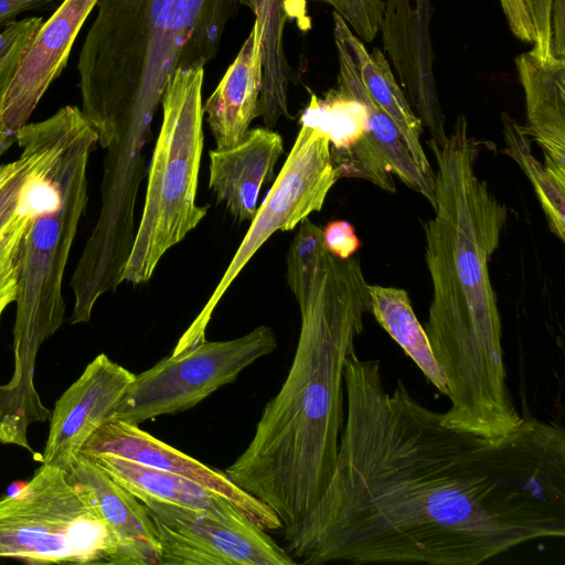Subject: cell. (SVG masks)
<instances>
[{"label":"cell","mask_w":565,"mask_h":565,"mask_svg":"<svg viewBox=\"0 0 565 565\" xmlns=\"http://www.w3.org/2000/svg\"><path fill=\"white\" fill-rule=\"evenodd\" d=\"M337 462L318 502L282 529L295 564L479 565L565 535V430L522 415L499 437L447 426L379 360L353 350Z\"/></svg>","instance_id":"cell-1"},{"label":"cell","mask_w":565,"mask_h":565,"mask_svg":"<svg viewBox=\"0 0 565 565\" xmlns=\"http://www.w3.org/2000/svg\"><path fill=\"white\" fill-rule=\"evenodd\" d=\"M436 159L434 216L424 224L433 298L425 324L447 384L443 422L483 437L514 429L522 415L507 383L502 323L489 274L508 209L476 170L479 152L458 115Z\"/></svg>","instance_id":"cell-2"},{"label":"cell","mask_w":565,"mask_h":565,"mask_svg":"<svg viewBox=\"0 0 565 565\" xmlns=\"http://www.w3.org/2000/svg\"><path fill=\"white\" fill-rule=\"evenodd\" d=\"M300 331L287 377L265 405L255 433L226 476L278 516L298 524L323 494L344 424V367L370 311L360 258L327 250L287 274Z\"/></svg>","instance_id":"cell-3"},{"label":"cell","mask_w":565,"mask_h":565,"mask_svg":"<svg viewBox=\"0 0 565 565\" xmlns=\"http://www.w3.org/2000/svg\"><path fill=\"white\" fill-rule=\"evenodd\" d=\"M237 0H98L77 61L82 110L95 130L115 116L153 118L178 70L217 55Z\"/></svg>","instance_id":"cell-4"},{"label":"cell","mask_w":565,"mask_h":565,"mask_svg":"<svg viewBox=\"0 0 565 565\" xmlns=\"http://www.w3.org/2000/svg\"><path fill=\"white\" fill-rule=\"evenodd\" d=\"M54 116L52 151L30 191L33 214L19 255L11 382L23 387L34 384L38 351L64 320L63 278L88 201L89 156L98 145L77 106H64Z\"/></svg>","instance_id":"cell-5"},{"label":"cell","mask_w":565,"mask_h":565,"mask_svg":"<svg viewBox=\"0 0 565 565\" xmlns=\"http://www.w3.org/2000/svg\"><path fill=\"white\" fill-rule=\"evenodd\" d=\"M203 81L204 67L178 70L162 94V122L122 281H149L162 256L207 213V206L196 204L204 138Z\"/></svg>","instance_id":"cell-6"},{"label":"cell","mask_w":565,"mask_h":565,"mask_svg":"<svg viewBox=\"0 0 565 565\" xmlns=\"http://www.w3.org/2000/svg\"><path fill=\"white\" fill-rule=\"evenodd\" d=\"M0 557L29 564L124 565L119 542L66 471L42 463L0 498Z\"/></svg>","instance_id":"cell-7"},{"label":"cell","mask_w":565,"mask_h":565,"mask_svg":"<svg viewBox=\"0 0 565 565\" xmlns=\"http://www.w3.org/2000/svg\"><path fill=\"white\" fill-rule=\"evenodd\" d=\"M277 344L274 331L258 326L232 340L204 339L194 347L172 352L135 374L109 419L139 426L193 408L223 385L234 382L244 369L271 353Z\"/></svg>","instance_id":"cell-8"},{"label":"cell","mask_w":565,"mask_h":565,"mask_svg":"<svg viewBox=\"0 0 565 565\" xmlns=\"http://www.w3.org/2000/svg\"><path fill=\"white\" fill-rule=\"evenodd\" d=\"M338 177L328 137L307 125L299 132L252 224L203 309L179 339L173 352L205 339L214 309L242 269L277 231L294 230L303 218L322 210Z\"/></svg>","instance_id":"cell-9"},{"label":"cell","mask_w":565,"mask_h":565,"mask_svg":"<svg viewBox=\"0 0 565 565\" xmlns=\"http://www.w3.org/2000/svg\"><path fill=\"white\" fill-rule=\"evenodd\" d=\"M154 525L160 565H295L248 518L227 520L152 499L139 500Z\"/></svg>","instance_id":"cell-10"},{"label":"cell","mask_w":565,"mask_h":565,"mask_svg":"<svg viewBox=\"0 0 565 565\" xmlns=\"http://www.w3.org/2000/svg\"><path fill=\"white\" fill-rule=\"evenodd\" d=\"M103 454L185 477L226 499L262 530H282V523L271 509L238 488L225 472L181 452L138 425L114 418L104 422L81 451L88 459Z\"/></svg>","instance_id":"cell-11"},{"label":"cell","mask_w":565,"mask_h":565,"mask_svg":"<svg viewBox=\"0 0 565 565\" xmlns=\"http://www.w3.org/2000/svg\"><path fill=\"white\" fill-rule=\"evenodd\" d=\"M135 374L100 353L55 402L42 463L63 470L87 439L109 419Z\"/></svg>","instance_id":"cell-12"},{"label":"cell","mask_w":565,"mask_h":565,"mask_svg":"<svg viewBox=\"0 0 565 565\" xmlns=\"http://www.w3.org/2000/svg\"><path fill=\"white\" fill-rule=\"evenodd\" d=\"M98 0H62L25 50L1 100L3 127L14 134L63 73L74 42Z\"/></svg>","instance_id":"cell-13"},{"label":"cell","mask_w":565,"mask_h":565,"mask_svg":"<svg viewBox=\"0 0 565 565\" xmlns=\"http://www.w3.org/2000/svg\"><path fill=\"white\" fill-rule=\"evenodd\" d=\"M282 153V138L277 131L249 129L237 145L210 151L209 188L235 218L252 220L260 188L273 180Z\"/></svg>","instance_id":"cell-14"},{"label":"cell","mask_w":565,"mask_h":565,"mask_svg":"<svg viewBox=\"0 0 565 565\" xmlns=\"http://www.w3.org/2000/svg\"><path fill=\"white\" fill-rule=\"evenodd\" d=\"M116 535L124 565H160L157 532L145 505L94 461L79 455L66 468Z\"/></svg>","instance_id":"cell-15"},{"label":"cell","mask_w":565,"mask_h":565,"mask_svg":"<svg viewBox=\"0 0 565 565\" xmlns=\"http://www.w3.org/2000/svg\"><path fill=\"white\" fill-rule=\"evenodd\" d=\"M526 108L524 129L542 149L544 164L565 182V58L515 57Z\"/></svg>","instance_id":"cell-16"},{"label":"cell","mask_w":565,"mask_h":565,"mask_svg":"<svg viewBox=\"0 0 565 565\" xmlns=\"http://www.w3.org/2000/svg\"><path fill=\"white\" fill-rule=\"evenodd\" d=\"M263 73L262 29L254 22L235 60L203 105L216 148L237 145L259 117Z\"/></svg>","instance_id":"cell-17"},{"label":"cell","mask_w":565,"mask_h":565,"mask_svg":"<svg viewBox=\"0 0 565 565\" xmlns=\"http://www.w3.org/2000/svg\"><path fill=\"white\" fill-rule=\"evenodd\" d=\"M248 7L262 29L263 85L259 97V117L273 129L281 117L291 118L288 90L297 83L296 71L289 64L284 47L285 26L296 20L301 30L310 28L307 0H237Z\"/></svg>","instance_id":"cell-18"},{"label":"cell","mask_w":565,"mask_h":565,"mask_svg":"<svg viewBox=\"0 0 565 565\" xmlns=\"http://www.w3.org/2000/svg\"><path fill=\"white\" fill-rule=\"evenodd\" d=\"M332 20L347 42L365 90L396 125L417 167L426 177L435 180V172L420 142L424 126L411 107L386 55L379 47L370 52L334 11Z\"/></svg>","instance_id":"cell-19"},{"label":"cell","mask_w":565,"mask_h":565,"mask_svg":"<svg viewBox=\"0 0 565 565\" xmlns=\"http://www.w3.org/2000/svg\"><path fill=\"white\" fill-rule=\"evenodd\" d=\"M333 40L339 65L335 88L364 105L367 113V134L375 141L393 174L411 190L423 195L434 207L435 180L426 177L417 167L396 125L365 90L347 42L335 24Z\"/></svg>","instance_id":"cell-20"},{"label":"cell","mask_w":565,"mask_h":565,"mask_svg":"<svg viewBox=\"0 0 565 565\" xmlns=\"http://www.w3.org/2000/svg\"><path fill=\"white\" fill-rule=\"evenodd\" d=\"M89 460L138 500L152 499L227 520L245 516L226 499L185 477L110 454L98 455Z\"/></svg>","instance_id":"cell-21"},{"label":"cell","mask_w":565,"mask_h":565,"mask_svg":"<svg viewBox=\"0 0 565 565\" xmlns=\"http://www.w3.org/2000/svg\"><path fill=\"white\" fill-rule=\"evenodd\" d=\"M374 318L403 351L415 362L426 379L444 395L445 376L433 354L424 327L418 321L409 296L403 288L369 285Z\"/></svg>","instance_id":"cell-22"},{"label":"cell","mask_w":565,"mask_h":565,"mask_svg":"<svg viewBox=\"0 0 565 565\" xmlns=\"http://www.w3.org/2000/svg\"><path fill=\"white\" fill-rule=\"evenodd\" d=\"M55 116L26 124L14 132L21 154L0 164V233L23 206L29 191L47 161L54 140Z\"/></svg>","instance_id":"cell-23"},{"label":"cell","mask_w":565,"mask_h":565,"mask_svg":"<svg viewBox=\"0 0 565 565\" xmlns=\"http://www.w3.org/2000/svg\"><path fill=\"white\" fill-rule=\"evenodd\" d=\"M502 130L505 148L523 170L540 201L552 233L565 241V182L557 179L532 152L531 138L508 113H502Z\"/></svg>","instance_id":"cell-24"},{"label":"cell","mask_w":565,"mask_h":565,"mask_svg":"<svg viewBox=\"0 0 565 565\" xmlns=\"http://www.w3.org/2000/svg\"><path fill=\"white\" fill-rule=\"evenodd\" d=\"M300 125L323 132L330 150L347 149L356 143L367 131V113L356 99L331 88L323 97L310 93V100L302 110Z\"/></svg>","instance_id":"cell-25"},{"label":"cell","mask_w":565,"mask_h":565,"mask_svg":"<svg viewBox=\"0 0 565 565\" xmlns=\"http://www.w3.org/2000/svg\"><path fill=\"white\" fill-rule=\"evenodd\" d=\"M43 22L42 17H29L15 20L0 29V158L15 142V135L2 125V96L25 50Z\"/></svg>","instance_id":"cell-26"},{"label":"cell","mask_w":565,"mask_h":565,"mask_svg":"<svg viewBox=\"0 0 565 565\" xmlns=\"http://www.w3.org/2000/svg\"><path fill=\"white\" fill-rule=\"evenodd\" d=\"M32 214L29 192L21 210L0 233V320L17 298L20 248Z\"/></svg>","instance_id":"cell-27"},{"label":"cell","mask_w":565,"mask_h":565,"mask_svg":"<svg viewBox=\"0 0 565 565\" xmlns=\"http://www.w3.org/2000/svg\"><path fill=\"white\" fill-rule=\"evenodd\" d=\"M332 7L363 42L371 43L380 32L385 3L383 0H316Z\"/></svg>","instance_id":"cell-28"},{"label":"cell","mask_w":565,"mask_h":565,"mask_svg":"<svg viewBox=\"0 0 565 565\" xmlns=\"http://www.w3.org/2000/svg\"><path fill=\"white\" fill-rule=\"evenodd\" d=\"M553 0H524L534 30L531 52L541 60L553 56L551 51V7Z\"/></svg>","instance_id":"cell-29"},{"label":"cell","mask_w":565,"mask_h":565,"mask_svg":"<svg viewBox=\"0 0 565 565\" xmlns=\"http://www.w3.org/2000/svg\"><path fill=\"white\" fill-rule=\"evenodd\" d=\"M321 230L326 248L338 258L353 256L362 245L354 226L345 220L330 221Z\"/></svg>","instance_id":"cell-30"},{"label":"cell","mask_w":565,"mask_h":565,"mask_svg":"<svg viewBox=\"0 0 565 565\" xmlns=\"http://www.w3.org/2000/svg\"><path fill=\"white\" fill-rule=\"evenodd\" d=\"M512 34L522 42L533 44L534 30L524 0H499Z\"/></svg>","instance_id":"cell-31"},{"label":"cell","mask_w":565,"mask_h":565,"mask_svg":"<svg viewBox=\"0 0 565 565\" xmlns=\"http://www.w3.org/2000/svg\"><path fill=\"white\" fill-rule=\"evenodd\" d=\"M62 0H0V29L30 11H50L58 7Z\"/></svg>","instance_id":"cell-32"},{"label":"cell","mask_w":565,"mask_h":565,"mask_svg":"<svg viewBox=\"0 0 565 565\" xmlns=\"http://www.w3.org/2000/svg\"><path fill=\"white\" fill-rule=\"evenodd\" d=\"M551 51L565 58V0H553L551 7Z\"/></svg>","instance_id":"cell-33"}]
</instances>
